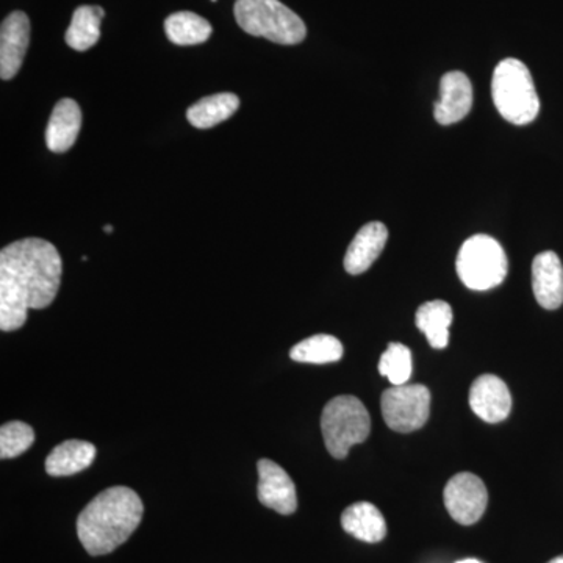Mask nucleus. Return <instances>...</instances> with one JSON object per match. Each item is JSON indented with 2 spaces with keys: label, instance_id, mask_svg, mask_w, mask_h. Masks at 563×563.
Instances as JSON below:
<instances>
[{
  "label": "nucleus",
  "instance_id": "nucleus-25",
  "mask_svg": "<svg viewBox=\"0 0 563 563\" xmlns=\"http://www.w3.org/2000/svg\"><path fill=\"white\" fill-rule=\"evenodd\" d=\"M455 563H483V562L476 561V559H465V561H459Z\"/></svg>",
  "mask_w": 563,
  "mask_h": 563
},
{
  "label": "nucleus",
  "instance_id": "nucleus-17",
  "mask_svg": "<svg viewBox=\"0 0 563 563\" xmlns=\"http://www.w3.org/2000/svg\"><path fill=\"white\" fill-rule=\"evenodd\" d=\"M96 459V446L85 440H68L52 450L46 459L49 476H73L87 470Z\"/></svg>",
  "mask_w": 563,
  "mask_h": 563
},
{
  "label": "nucleus",
  "instance_id": "nucleus-22",
  "mask_svg": "<svg viewBox=\"0 0 563 563\" xmlns=\"http://www.w3.org/2000/svg\"><path fill=\"white\" fill-rule=\"evenodd\" d=\"M343 344L339 339L320 333V335L309 336L292 346L290 357L299 363L324 365V363L339 362L343 357Z\"/></svg>",
  "mask_w": 563,
  "mask_h": 563
},
{
  "label": "nucleus",
  "instance_id": "nucleus-4",
  "mask_svg": "<svg viewBox=\"0 0 563 563\" xmlns=\"http://www.w3.org/2000/svg\"><path fill=\"white\" fill-rule=\"evenodd\" d=\"M233 13L240 27L252 36L285 46L306 40V24L280 0H236Z\"/></svg>",
  "mask_w": 563,
  "mask_h": 563
},
{
  "label": "nucleus",
  "instance_id": "nucleus-12",
  "mask_svg": "<svg viewBox=\"0 0 563 563\" xmlns=\"http://www.w3.org/2000/svg\"><path fill=\"white\" fill-rule=\"evenodd\" d=\"M473 107V85L466 74L451 70L440 80V99L435 103V120L451 125L468 117Z\"/></svg>",
  "mask_w": 563,
  "mask_h": 563
},
{
  "label": "nucleus",
  "instance_id": "nucleus-19",
  "mask_svg": "<svg viewBox=\"0 0 563 563\" xmlns=\"http://www.w3.org/2000/svg\"><path fill=\"white\" fill-rule=\"evenodd\" d=\"M239 107V96L232 92H218L191 106L187 111V120L196 129L214 128L233 117Z\"/></svg>",
  "mask_w": 563,
  "mask_h": 563
},
{
  "label": "nucleus",
  "instance_id": "nucleus-16",
  "mask_svg": "<svg viewBox=\"0 0 563 563\" xmlns=\"http://www.w3.org/2000/svg\"><path fill=\"white\" fill-rule=\"evenodd\" d=\"M344 531L365 543L383 542L387 536L384 515L372 503H355L342 515Z\"/></svg>",
  "mask_w": 563,
  "mask_h": 563
},
{
  "label": "nucleus",
  "instance_id": "nucleus-18",
  "mask_svg": "<svg viewBox=\"0 0 563 563\" xmlns=\"http://www.w3.org/2000/svg\"><path fill=\"white\" fill-rule=\"evenodd\" d=\"M417 328L424 332L433 350H444L450 343V325L453 322V309L444 301L422 303L415 317Z\"/></svg>",
  "mask_w": 563,
  "mask_h": 563
},
{
  "label": "nucleus",
  "instance_id": "nucleus-9",
  "mask_svg": "<svg viewBox=\"0 0 563 563\" xmlns=\"http://www.w3.org/2000/svg\"><path fill=\"white\" fill-rule=\"evenodd\" d=\"M258 501L280 515H291L298 509V495L291 477L269 459L257 463Z\"/></svg>",
  "mask_w": 563,
  "mask_h": 563
},
{
  "label": "nucleus",
  "instance_id": "nucleus-24",
  "mask_svg": "<svg viewBox=\"0 0 563 563\" xmlns=\"http://www.w3.org/2000/svg\"><path fill=\"white\" fill-rule=\"evenodd\" d=\"M35 442V432L22 421H11L0 428V457L3 461L24 454Z\"/></svg>",
  "mask_w": 563,
  "mask_h": 563
},
{
  "label": "nucleus",
  "instance_id": "nucleus-20",
  "mask_svg": "<svg viewBox=\"0 0 563 563\" xmlns=\"http://www.w3.org/2000/svg\"><path fill=\"white\" fill-rule=\"evenodd\" d=\"M106 11L102 7H79L73 14L69 29L66 31V44L70 49L85 52L91 49L101 38V24Z\"/></svg>",
  "mask_w": 563,
  "mask_h": 563
},
{
  "label": "nucleus",
  "instance_id": "nucleus-26",
  "mask_svg": "<svg viewBox=\"0 0 563 563\" xmlns=\"http://www.w3.org/2000/svg\"><path fill=\"white\" fill-rule=\"evenodd\" d=\"M548 563H563V555H559V558L553 559V561H550Z\"/></svg>",
  "mask_w": 563,
  "mask_h": 563
},
{
  "label": "nucleus",
  "instance_id": "nucleus-1",
  "mask_svg": "<svg viewBox=\"0 0 563 563\" xmlns=\"http://www.w3.org/2000/svg\"><path fill=\"white\" fill-rule=\"evenodd\" d=\"M63 263L54 244L24 239L0 252V329L13 332L31 310L49 307L60 288Z\"/></svg>",
  "mask_w": 563,
  "mask_h": 563
},
{
  "label": "nucleus",
  "instance_id": "nucleus-23",
  "mask_svg": "<svg viewBox=\"0 0 563 563\" xmlns=\"http://www.w3.org/2000/svg\"><path fill=\"white\" fill-rule=\"evenodd\" d=\"M379 373L391 385L409 384L412 377V352L402 343H390L379 361Z\"/></svg>",
  "mask_w": 563,
  "mask_h": 563
},
{
  "label": "nucleus",
  "instance_id": "nucleus-6",
  "mask_svg": "<svg viewBox=\"0 0 563 563\" xmlns=\"http://www.w3.org/2000/svg\"><path fill=\"white\" fill-rule=\"evenodd\" d=\"M459 277L474 291H487L501 285L509 272V261L501 244L488 235H474L459 251Z\"/></svg>",
  "mask_w": 563,
  "mask_h": 563
},
{
  "label": "nucleus",
  "instance_id": "nucleus-5",
  "mask_svg": "<svg viewBox=\"0 0 563 563\" xmlns=\"http://www.w3.org/2000/svg\"><path fill=\"white\" fill-rule=\"evenodd\" d=\"M321 431L329 454L344 459L351 446L363 443L372 432V418L361 399L336 396L325 404L321 417Z\"/></svg>",
  "mask_w": 563,
  "mask_h": 563
},
{
  "label": "nucleus",
  "instance_id": "nucleus-2",
  "mask_svg": "<svg viewBox=\"0 0 563 563\" xmlns=\"http://www.w3.org/2000/svg\"><path fill=\"white\" fill-rule=\"evenodd\" d=\"M140 496L129 487L99 493L77 518V536L90 555L110 554L135 532L143 518Z\"/></svg>",
  "mask_w": 563,
  "mask_h": 563
},
{
  "label": "nucleus",
  "instance_id": "nucleus-21",
  "mask_svg": "<svg viewBox=\"0 0 563 563\" xmlns=\"http://www.w3.org/2000/svg\"><path fill=\"white\" fill-rule=\"evenodd\" d=\"M168 40L177 46H196L210 38V22L191 11H177L165 21Z\"/></svg>",
  "mask_w": 563,
  "mask_h": 563
},
{
  "label": "nucleus",
  "instance_id": "nucleus-14",
  "mask_svg": "<svg viewBox=\"0 0 563 563\" xmlns=\"http://www.w3.org/2000/svg\"><path fill=\"white\" fill-rule=\"evenodd\" d=\"M387 240L388 231L383 222L373 221L363 225L344 255V269L351 276L368 272L373 263L383 254Z\"/></svg>",
  "mask_w": 563,
  "mask_h": 563
},
{
  "label": "nucleus",
  "instance_id": "nucleus-8",
  "mask_svg": "<svg viewBox=\"0 0 563 563\" xmlns=\"http://www.w3.org/2000/svg\"><path fill=\"white\" fill-rule=\"evenodd\" d=\"M444 506L459 525L472 526L487 509V487L473 473H459L444 487Z\"/></svg>",
  "mask_w": 563,
  "mask_h": 563
},
{
  "label": "nucleus",
  "instance_id": "nucleus-13",
  "mask_svg": "<svg viewBox=\"0 0 563 563\" xmlns=\"http://www.w3.org/2000/svg\"><path fill=\"white\" fill-rule=\"evenodd\" d=\"M532 290L537 302L547 310L563 303V266L553 251H544L532 262Z\"/></svg>",
  "mask_w": 563,
  "mask_h": 563
},
{
  "label": "nucleus",
  "instance_id": "nucleus-28",
  "mask_svg": "<svg viewBox=\"0 0 563 563\" xmlns=\"http://www.w3.org/2000/svg\"><path fill=\"white\" fill-rule=\"evenodd\" d=\"M211 2H217V0H211Z\"/></svg>",
  "mask_w": 563,
  "mask_h": 563
},
{
  "label": "nucleus",
  "instance_id": "nucleus-11",
  "mask_svg": "<svg viewBox=\"0 0 563 563\" xmlns=\"http://www.w3.org/2000/svg\"><path fill=\"white\" fill-rule=\"evenodd\" d=\"M470 407L481 420L496 424L509 417L512 410V395L498 376L484 374L477 377L470 390Z\"/></svg>",
  "mask_w": 563,
  "mask_h": 563
},
{
  "label": "nucleus",
  "instance_id": "nucleus-15",
  "mask_svg": "<svg viewBox=\"0 0 563 563\" xmlns=\"http://www.w3.org/2000/svg\"><path fill=\"white\" fill-rule=\"evenodd\" d=\"M81 129V110L74 99H62L52 111L46 129V144L49 151L63 154L76 143Z\"/></svg>",
  "mask_w": 563,
  "mask_h": 563
},
{
  "label": "nucleus",
  "instance_id": "nucleus-10",
  "mask_svg": "<svg viewBox=\"0 0 563 563\" xmlns=\"http://www.w3.org/2000/svg\"><path fill=\"white\" fill-rule=\"evenodd\" d=\"M31 43V21L24 11H13L0 29V77L10 80L20 73Z\"/></svg>",
  "mask_w": 563,
  "mask_h": 563
},
{
  "label": "nucleus",
  "instance_id": "nucleus-7",
  "mask_svg": "<svg viewBox=\"0 0 563 563\" xmlns=\"http://www.w3.org/2000/svg\"><path fill=\"white\" fill-rule=\"evenodd\" d=\"M384 420L391 431H418L431 415V391L424 385H393L380 399Z\"/></svg>",
  "mask_w": 563,
  "mask_h": 563
},
{
  "label": "nucleus",
  "instance_id": "nucleus-3",
  "mask_svg": "<svg viewBox=\"0 0 563 563\" xmlns=\"http://www.w3.org/2000/svg\"><path fill=\"white\" fill-rule=\"evenodd\" d=\"M493 103L510 124L526 125L540 113V99L531 70L517 58L499 63L492 79Z\"/></svg>",
  "mask_w": 563,
  "mask_h": 563
},
{
  "label": "nucleus",
  "instance_id": "nucleus-27",
  "mask_svg": "<svg viewBox=\"0 0 563 563\" xmlns=\"http://www.w3.org/2000/svg\"><path fill=\"white\" fill-rule=\"evenodd\" d=\"M103 231L111 233L113 232V228H111V225H106V228H103Z\"/></svg>",
  "mask_w": 563,
  "mask_h": 563
}]
</instances>
